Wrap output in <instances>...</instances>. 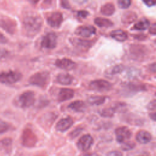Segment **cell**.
<instances>
[{
  "label": "cell",
  "instance_id": "1",
  "mask_svg": "<svg viewBox=\"0 0 156 156\" xmlns=\"http://www.w3.org/2000/svg\"><path fill=\"white\" fill-rule=\"evenodd\" d=\"M23 25L27 34L34 36L37 34L42 26V18L33 12H27L23 17Z\"/></svg>",
  "mask_w": 156,
  "mask_h": 156
},
{
  "label": "cell",
  "instance_id": "2",
  "mask_svg": "<svg viewBox=\"0 0 156 156\" xmlns=\"http://www.w3.org/2000/svg\"><path fill=\"white\" fill-rule=\"evenodd\" d=\"M49 81V74L46 71L38 72L32 75L29 82L30 84L39 87H45Z\"/></svg>",
  "mask_w": 156,
  "mask_h": 156
},
{
  "label": "cell",
  "instance_id": "3",
  "mask_svg": "<svg viewBox=\"0 0 156 156\" xmlns=\"http://www.w3.org/2000/svg\"><path fill=\"white\" fill-rule=\"evenodd\" d=\"M21 78L20 73L14 71L0 73V82L4 84H13L19 81Z\"/></svg>",
  "mask_w": 156,
  "mask_h": 156
},
{
  "label": "cell",
  "instance_id": "4",
  "mask_svg": "<svg viewBox=\"0 0 156 156\" xmlns=\"http://www.w3.org/2000/svg\"><path fill=\"white\" fill-rule=\"evenodd\" d=\"M37 141V136L29 129H26L21 135V142L23 146L28 147H33Z\"/></svg>",
  "mask_w": 156,
  "mask_h": 156
},
{
  "label": "cell",
  "instance_id": "5",
  "mask_svg": "<svg viewBox=\"0 0 156 156\" xmlns=\"http://www.w3.org/2000/svg\"><path fill=\"white\" fill-rule=\"evenodd\" d=\"M20 106L23 108H27L32 105L35 102V94L33 91H27L22 93L18 99Z\"/></svg>",
  "mask_w": 156,
  "mask_h": 156
},
{
  "label": "cell",
  "instance_id": "6",
  "mask_svg": "<svg viewBox=\"0 0 156 156\" xmlns=\"http://www.w3.org/2000/svg\"><path fill=\"white\" fill-rule=\"evenodd\" d=\"M16 27V22L5 16H0V27L9 34H13Z\"/></svg>",
  "mask_w": 156,
  "mask_h": 156
},
{
  "label": "cell",
  "instance_id": "7",
  "mask_svg": "<svg viewBox=\"0 0 156 156\" xmlns=\"http://www.w3.org/2000/svg\"><path fill=\"white\" fill-rule=\"evenodd\" d=\"M90 89L98 91H107L112 88L111 83L104 79H98L92 81L90 84Z\"/></svg>",
  "mask_w": 156,
  "mask_h": 156
},
{
  "label": "cell",
  "instance_id": "8",
  "mask_svg": "<svg viewBox=\"0 0 156 156\" xmlns=\"http://www.w3.org/2000/svg\"><path fill=\"white\" fill-rule=\"evenodd\" d=\"M57 45V35L54 32L46 34L42 38L41 46L46 49H54Z\"/></svg>",
  "mask_w": 156,
  "mask_h": 156
},
{
  "label": "cell",
  "instance_id": "9",
  "mask_svg": "<svg viewBox=\"0 0 156 156\" xmlns=\"http://www.w3.org/2000/svg\"><path fill=\"white\" fill-rule=\"evenodd\" d=\"M115 135L116 141L119 143H124L126 140H127L131 138L132 132L130 129L126 127L122 126L118 127L115 130Z\"/></svg>",
  "mask_w": 156,
  "mask_h": 156
},
{
  "label": "cell",
  "instance_id": "10",
  "mask_svg": "<svg viewBox=\"0 0 156 156\" xmlns=\"http://www.w3.org/2000/svg\"><path fill=\"white\" fill-rule=\"evenodd\" d=\"M93 143V137L90 135L87 134L83 135L80 138V139L77 141V145L80 150L82 151H86L91 147Z\"/></svg>",
  "mask_w": 156,
  "mask_h": 156
},
{
  "label": "cell",
  "instance_id": "11",
  "mask_svg": "<svg viewBox=\"0 0 156 156\" xmlns=\"http://www.w3.org/2000/svg\"><path fill=\"white\" fill-rule=\"evenodd\" d=\"M63 20V15L58 12H55L52 13L48 18L47 22L48 24L52 27H58Z\"/></svg>",
  "mask_w": 156,
  "mask_h": 156
},
{
  "label": "cell",
  "instance_id": "12",
  "mask_svg": "<svg viewBox=\"0 0 156 156\" xmlns=\"http://www.w3.org/2000/svg\"><path fill=\"white\" fill-rule=\"evenodd\" d=\"M75 33L83 38H88L96 33V28L90 25L81 26L76 29Z\"/></svg>",
  "mask_w": 156,
  "mask_h": 156
},
{
  "label": "cell",
  "instance_id": "13",
  "mask_svg": "<svg viewBox=\"0 0 156 156\" xmlns=\"http://www.w3.org/2000/svg\"><path fill=\"white\" fill-rule=\"evenodd\" d=\"M55 65L62 69L69 71L76 67V63L69 58H63L57 60L55 62Z\"/></svg>",
  "mask_w": 156,
  "mask_h": 156
},
{
  "label": "cell",
  "instance_id": "14",
  "mask_svg": "<svg viewBox=\"0 0 156 156\" xmlns=\"http://www.w3.org/2000/svg\"><path fill=\"white\" fill-rule=\"evenodd\" d=\"M73 124V121L70 117L61 119L56 124V129L60 132H65L69 129Z\"/></svg>",
  "mask_w": 156,
  "mask_h": 156
},
{
  "label": "cell",
  "instance_id": "15",
  "mask_svg": "<svg viewBox=\"0 0 156 156\" xmlns=\"http://www.w3.org/2000/svg\"><path fill=\"white\" fill-rule=\"evenodd\" d=\"M146 49L144 46L133 44L130 48V52L136 58L142 57L146 54Z\"/></svg>",
  "mask_w": 156,
  "mask_h": 156
},
{
  "label": "cell",
  "instance_id": "16",
  "mask_svg": "<svg viewBox=\"0 0 156 156\" xmlns=\"http://www.w3.org/2000/svg\"><path fill=\"white\" fill-rule=\"evenodd\" d=\"M136 140L141 144H146L151 141L152 135L147 131L140 130L136 135Z\"/></svg>",
  "mask_w": 156,
  "mask_h": 156
},
{
  "label": "cell",
  "instance_id": "17",
  "mask_svg": "<svg viewBox=\"0 0 156 156\" xmlns=\"http://www.w3.org/2000/svg\"><path fill=\"white\" fill-rule=\"evenodd\" d=\"M110 36L112 38L119 42L125 41L128 37L127 34L121 29H116L110 32Z\"/></svg>",
  "mask_w": 156,
  "mask_h": 156
},
{
  "label": "cell",
  "instance_id": "18",
  "mask_svg": "<svg viewBox=\"0 0 156 156\" xmlns=\"http://www.w3.org/2000/svg\"><path fill=\"white\" fill-rule=\"evenodd\" d=\"M137 15L133 11L125 12L121 18V21L124 24H130L137 19Z\"/></svg>",
  "mask_w": 156,
  "mask_h": 156
},
{
  "label": "cell",
  "instance_id": "19",
  "mask_svg": "<svg viewBox=\"0 0 156 156\" xmlns=\"http://www.w3.org/2000/svg\"><path fill=\"white\" fill-rule=\"evenodd\" d=\"M74 91L69 88H62L58 94V99L60 102L69 100L74 96Z\"/></svg>",
  "mask_w": 156,
  "mask_h": 156
},
{
  "label": "cell",
  "instance_id": "20",
  "mask_svg": "<svg viewBox=\"0 0 156 156\" xmlns=\"http://www.w3.org/2000/svg\"><path fill=\"white\" fill-rule=\"evenodd\" d=\"M73 80V76L67 73L59 74L57 77V82L62 85H70L72 83Z\"/></svg>",
  "mask_w": 156,
  "mask_h": 156
},
{
  "label": "cell",
  "instance_id": "21",
  "mask_svg": "<svg viewBox=\"0 0 156 156\" xmlns=\"http://www.w3.org/2000/svg\"><path fill=\"white\" fill-rule=\"evenodd\" d=\"M68 108L76 112H83L86 108V105L82 101H76L68 105Z\"/></svg>",
  "mask_w": 156,
  "mask_h": 156
},
{
  "label": "cell",
  "instance_id": "22",
  "mask_svg": "<svg viewBox=\"0 0 156 156\" xmlns=\"http://www.w3.org/2000/svg\"><path fill=\"white\" fill-rule=\"evenodd\" d=\"M115 5L111 2L105 4L101 8V13L105 16H111L115 13Z\"/></svg>",
  "mask_w": 156,
  "mask_h": 156
},
{
  "label": "cell",
  "instance_id": "23",
  "mask_svg": "<svg viewBox=\"0 0 156 156\" xmlns=\"http://www.w3.org/2000/svg\"><path fill=\"white\" fill-rule=\"evenodd\" d=\"M150 27V22L148 19L142 18L139 20L133 26V28L138 30H144Z\"/></svg>",
  "mask_w": 156,
  "mask_h": 156
},
{
  "label": "cell",
  "instance_id": "24",
  "mask_svg": "<svg viewBox=\"0 0 156 156\" xmlns=\"http://www.w3.org/2000/svg\"><path fill=\"white\" fill-rule=\"evenodd\" d=\"M94 23L100 27H110L113 25L110 20L102 17H97L94 20Z\"/></svg>",
  "mask_w": 156,
  "mask_h": 156
},
{
  "label": "cell",
  "instance_id": "25",
  "mask_svg": "<svg viewBox=\"0 0 156 156\" xmlns=\"http://www.w3.org/2000/svg\"><path fill=\"white\" fill-rule=\"evenodd\" d=\"M106 98L105 96H92L88 98V102L89 104L91 105H99L101 104H102Z\"/></svg>",
  "mask_w": 156,
  "mask_h": 156
},
{
  "label": "cell",
  "instance_id": "26",
  "mask_svg": "<svg viewBox=\"0 0 156 156\" xmlns=\"http://www.w3.org/2000/svg\"><path fill=\"white\" fill-rule=\"evenodd\" d=\"M115 113L114 107H107L102 109L101 112V115L105 118H111Z\"/></svg>",
  "mask_w": 156,
  "mask_h": 156
},
{
  "label": "cell",
  "instance_id": "27",
  "mask_svg": "<svg viewBox=\"0 0 156 156\" xmlns=\"http://www.w3.org/2000/svg\"><path fill=\"white\" fill-rule=\"evenodd\" d=\"M12 145V140L10 138H5L0 140V147L7 151L10 149Z\"/></svg>",
  "mask_w": 156,
  "mask_h": 156
},
{
  "label": "cell",
  "instance_id": "28",
  "mask_svg": "<svg viewBox=\"0 0 156 156\" xmlns=\"http://www.w3.org/2000/svg\"><path fill=\"white\" fill-rule=\"evenodd\" d=\"M73 44H75L77 46H81V47H84V48H89L91 46V42L88 40H77L75 39L73 41Z\"/></svg>",
  "mask_w": 156,
  "mask_h": 156
},
{
  "label": "cell",
  "instance_id": "29",
  "mask_svg": "<svg viewBox=\"0 0 156 156\" xmlns=\"http://www.w3.org/2000/svg\"><path fill=\"white\" fill-rule=\"evenodd\" d=\"M135 146V143L132 141H126L122 143L121 145V149L124 151H127L133 149Z\"/></svg>",
  "mask_w": 156,
  "mask_h": 156
},
{
  "label": "cell",
  "instance_id": "30",
  "mask_svg": "<svg viewBox=\"0 0 156 156\" xmlns=\"http://www.w3.org/2000/svg\"><path fill=\"white\" fill-rule=\"evenodd\" d=\"M130 0H118L117 1L118 6L121 9H127L131 5Z\"/></svg>",
  "mask_w": 156,
  "mask_h": 156
},
{
  "label": "cell",
  "instance_id": "31",
  "mask_svg": "<svg viewBox=\"0 0 156 156\" xmlns=\"http://www.w3.org/2000/svg\"><path fill=\"white\" fill-rule=\"evenodd\" d=\"M124 69V66L122 65H116L112 68V70L110 71V74H116L121 73Z\"/></svg>",
  "mask_w": 156,
  "mask_h": 156
},
{
  "label": "cell",
  "instance_id": "32",
  "mask_svg": "<svg viewBox=\"0 0 156 156\" xmlns=\"http://www.w3.org/2000/svg\"><path fill=\"white\" fill-rule=\"evenodd\" d=\"M9 125L4 121L0 120V134L7 132L9 129Z\"/></svg>",
  "mask_w": 156,
  "mask_h": 156
},
{
  "label": "cell",
  "instance_id": "33",
  "mask_svg": "<svg viewBox=\"0 0 156 156\" xmlns=\"http://www.w3.org/2000/svg\"><path fill=\"white\" fill-rule=\"evenodd\" d=\"M147 108L149 110H156V99L151 101L147 105Z\"/></svg>",
  "mask_w": 156,
  "mask_h": 156
},
{
  "label": "cell",
  "instance_id": "34",
  "mask_svg": "<svg viewBox=\"0 0 156 156\" xmlns=\"http://www.w3.org/2000/svg\"><path fill=\"white\" fill-rule=\"evenodd\" d=\"M107 156H123L121 152L119 151H112L107 153Z\"/></svg>",
  "mask_w": 156,
  "mask_h": 156
},
{
  "label": "cell",
  "instance_id": "35",
  "mask_svg": "<svg viewBox=\"0 0 156 156\" xmlns=\"http://www.w3.org/2000/svg\"><path fill=\"white\" fill-rule=\"evenodd\" d=\"M149 32L153 35H156V23H153L150 26L149 28Z\"/></svg>",
  "mask_w": 156,
  "mask_h": 156
},
{
  "label": "cell",
  "instance_id": "36",
  "mask_svg": "<svg viewBox=\"0 0 156 156\" xmlns=\"http://www.w3.org/2000/svg\"><path fill=\"white\" fill-rule=\"evenodd\" d=\"M143 2L148 7H152L156 5V1L155 0H144Z\"/></svg>",
  "mask_w": 156,
  "mask_h": 156
},
{
  "label": "cell",
  "instance_id": "37",
  "mask_svg": "<svg viewBox=\"0 0 156 156\" xmlns=\"http://www.w3.org/2000/svg\"><path fill=\"white\" fill-rule=\"evenodd\" d=\"M82 131V129H80V128H77L76 129H75L74 130H73L71 133H70V136L72 137V138H75Z\"/></svg>",
  "mask_w": 156,
  "mask_h": 156
},
{
  "label": "cell",
  "instance_id": "38",
  "mask_svg": "<svg viewBox=\"0 0 156 156\" xmlns=\"http://www.w3.org/2000/svg\"><path fill=\"white\" fill-rule=\"evenodd\" d=\"M88 12L86 10H80L77 13V15L80 18H85L88 16Z\"/></svg>",
  "mask_w": 156,
  "mask_h": 156
},
{
  "label": "cell",
  "instance_id": "39",
  "mask_svg": "<svg viewBox=\"0 0 156 156\" xmlns=\"http://www.w3.org/2000/svg\"><path fill=\"white\" fill-rule=\"evenodd\" d=\"M148 69L151 73H156V63H153L152 64H150L149 65Z\"/></svg>",
  "mask_w": 156,
  "mask_h": 156
},
{
  "label": "cell",
  "instance_id": "40",
  "mask_svg": "<svg viewBox=\"0 0 156 156\" xmlns=\"http://www.w3.org/2000/svg\"><path fill=\"white\" fill-rule=\"evenodd\" d=\"M7 42V38L1 33H0V43H5Z\"/></svg>",
  "mask_w": 156,
  "mask_h": 156
},
{
  "label": "cell",
  "instance_id": "41",
  "mask_svg": "<svg viewBox=\"0 0 156 156\" xmlns=\"http://www.w3.org/2000/svg\"><path fill=\"white\" fill-rule=\"evenodd\" d=\"M149 116L150 118L156 121V112H154V113H151L149 114Z\"/></svg>",
  "mask_w": 156,
  "mask_h": 156
},
{
  "label": "cell",
  "instance_id": "42",
  "mask_svg": "<svg viewBox=\"0 0 156 156\" xmlns=\"http://www.w3.org/2000/svg\"><path fill=\"white\" fill-rule=\"evenodd\" d=\"M62 5L65 8H69V5L68 1H62Z\"/></svg>",
  "mask_w": 156,
  "mask_h": 156
},
{
  "label": "cell",
  "instance_id": "43",
  "mask_svg": "<svg viewBox=\"0 0 156 156\" xmlns=\"http://www.w3.org/2000/svg\"><path fill=\"white\" fill-rule=\"evenodd\" d=\"M82 156H98V155L95 153H87Z\"/></svg>",
  "mask_w": 156,
  "mask_h": 156
},
{
  "label": "cell",
  "instance_id": "44",
  "mask_svg": "<svg viewBox=\"0 0 156 156\" xmlns=\"http://www.w3.org/2000/svg\"><path fill=\"white\" fill-rule=\"evenodd\" d=\"M155 43H156V41H155Z\"/></svg>",
  "mask_w": 156,
  "mask_h": 156
},
{
  "label": "cell",
  "instance_id": "45",
  "mask_svg": "<svg viewBox=\"0 0 156 156\" xmlns=\"http://www.w3.org/2000/svg\"><path fill=\"white\" fill-rule=\"evenodd\" d=\"M155 95H156V93H155Z\"/></svg>",
  "mask_w": 156,
  "mask_h": 156
}]
</instances>
